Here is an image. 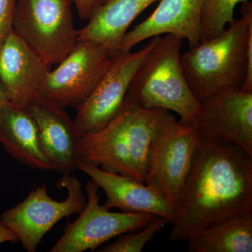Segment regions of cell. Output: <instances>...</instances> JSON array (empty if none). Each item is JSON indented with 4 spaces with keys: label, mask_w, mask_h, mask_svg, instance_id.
I'll use <instances>...</instances> for the list:
<instances>
[{
    "label": "cell",
    "mask_w": 252,
    "mask_h": 252,
    "mask_svg": "<svg viewBox=\"0 0 252 252\" xmlns=\"http://www.w3.org/2000/svg\"><path fill=\"white\" fill-rule=\"evenodd\" d=\"M252 212V157L233 144L198 136L170 239L190 236L230 217Z\"/></svg>",
    "instance_id": "6da1fadb"
},
{
    "label": "cell",
    "mask_w": 252,
    "mask_h": 252,
    "mask_svg": "<svg viewBox=\"0 0 252 252\" xmlns=\"http://www.w3.org/2000/svg\"><path fill=\"white\" fill-rule=\"evenodd\" d=\"M161 109L144 108L127 94L105 127L81 137L80 161L144 184L151 141Z\"/></svg>",
    "instance_id": "7a4b0ae2"
},
{
    "label": "cell",
    "mask_w": 252,
    "mask_h": 252,
    "mask_svg": "<svg viewBox=\"0 0 252 252\" xmlns=\"http://www.w3.org/2000/svg\"><path fill=\"white\" fill-rule=\"evenodd\" d=\"M252 35V4L243 3L242 17L220 35L181 56L182 68L199 102L228 89H241Z\"/></svg>",
    "instance_id": "3957f363"
},
{
    "label": "cell",
    "mask_w": 252,
    "mask_h": 252,
    "mask_svg": "<svg viewBox=\"0 0 252 252\" xmlns=\"http://www.w3.org/2000/svg\"><path fill=\"white\" fill-rule=\"evenodd\" d=\"M183 40L172 34L160 37L137 67L127 94L144 108L172 111L181 122L190 125L200 102L182 68Z\"/></svg>",
    "instance_id": "277c9868"
},
{
    "label": "cell",
    "mask_w": 252,
    "mask_h": 252,
    "mask_svg": "<svg viewBox=\"0 0 252 252\" xmlns=\"http://www.w3.org/2000/svg\"><path fill=\"white\" fill-rule=\"evenodd\" d=\"M198 140L191 126L177 121L170 111L161 109L151 141L144 184L160 190L176 209Z\"/></svg>",
    "instance_id": "5b68a950"
},
{
    "label": "cell",
    "mask_w": 252,
    "mask_h": 252,
    "mask_svg": "<svg viewBox=\"0 0 252 252\" xmlns=\"http://www.w3.org/2000/svg\"><path fill=\"white\" fill-rule=\"evenodd\" d=\"M74 0H17L13 30L50 66L57 65L78 41Z\"/></svg>",
    "instance_id": "8992f818"
},
{
    "label": "cell",
    "mask_w": 252,
    "mask_h": 252,
    "mask_svg": "<svg viewBox=\"0 0 252 252\" xmlns=\"http://www.w3.org/2000/svg\"><path fill=\"white\" fill-rule=\"evenodd\" d=\"M57 185L67 189L65 200L51 198L47 187L39 185L23 201L0 216V222L14 233L28 252H36L44 235L58 222L70 215H79L85 207L86 196L79 179L71 174L63 175Z\"/></svg>",
    "instance_id": "52a82bcc"
},
{
    "label": "cell",
    "mask_w": 252,
    "mask_h": 252,
    "mask_svg": "<svg viewBox=\"0 0 252 252\" xmlns=\"http://www.w3.org/2000/svg\"><path fill=\"white\" fill-rule=\"evenodd\" d=\"M161 36L151 40L140 51L115 52L107 70L85 100L74 119L81 137L102 130L122 108L135 71Z\"/></svg>",
    "instance_id": "ba28073f"
},
{
    "label": "cell",
    "mask_w": 252,
    "mask_h": 252,
    "mask_svg": "<svg viewBox=\"0 0 252 252\" xmlns=\"http://www.w3.org/2000/svg\"><path fill=\"white\" fill-rule=\"evenodd\" d=\"M112 54L89 40H78L69 54L50 70L39 94L63 108L77 109L107 70Z\"/></svg>",
    "instance_id": "9c48e42d"
},
{
    "label": "cell",
    "mask_w": 252,
    "mask_h": 252,
    "mask_svg": "<svg viewBox=\"0 0 252 252\" xmlns=\"http://www.w3.org/2000/svg\"><path fill=\"white\" fill-rule=\"evenodd\" d=\"M99 187L94 180L86 184L87 198L79 217L68 223L51 252L94 250L111 239L142 228L157 217L150 213L112 212L99 203Z\"/></svg>",
    "instance_id": "30bf717a"
},
{
    "label": "cell",
    "mask_w": 252,
    "mask_h": 252,
    "mask_svg": "<svg viewBox=\"0 0 252 252\" xmlns=\"http://www.w3.org/2000/svg\"><path fill=\"white\" fill-rule=\"evenodd\" d=\"M190 126L200 137L234 144L252 157V94L228 89L200 101Z\"/></svg>",
    "instance_id": "8fae6325"
},
{
    "label": "cell",
    "mask_w": 252,
    "mask_h": 252,
    "mask_svg": "<svg viewBox=\"0 0 252 252\" xmlns=\"http://www.w3.org/2000/svg\"><path fill=\"white\" fill-rule=\"evenodd\" d=\"M27 108L35 120L41 147L53 170L63 175L77 170L81 137L74 121L64 108L40 94L32 99Z\"/></svg>",
    "instance_id": "7c38bea8"
},
{
    "label": "cell",
    "mask_w": 252,
    "mask_h": 252,
    "mask_svg": "<svg viewBox=\"0 0 252 252\" xmlns=\"http://www.w3.org/2000/svg\"><path fill=\"white\" fill-rule=\"evenodd\" d=\"M159 1L157 9L147 19L126 33L115 52H128L142 41L162 34H172L187 39L190 49L200 44V20L205 0Z\"/></svg>",
    "instance_id": "4fadbf2b"
},
{
    "label": "cell",
    "mask_w": 252,
    "mask_h": 252,
    "mask_svg": "<svg viewBox=\"0 0 252 252\" xmlns=\"http://www.w3.org/2000/svg\"><path fill=\"white\" fill-rule=\"evenodd\" d=\"M78 169L103 189L107 196L103 205L108 210L118 208L127 213H150L166 219L170 223L175 221L177 209L153 186L85 162L79 161Z\"/></svg>",
    "instance_id": "5bb4252c"
},
{
    "label": "cell",
    "mask_w": 252,
    "mask_h": 252,
    "mask_svg": "<svg viewBox=\"0 0 252 252\" xmlns=\"http://www.w3.org/2000/svg\"><path fill=\"white\" fill-rule=\"evenodd\" d=\"M50 70L51 66L13 30L0 49V81L9 102L27 107Z\"/></svg>",
    "instance_id": "9a60e30c"
},
{
    "label": "cell",
    "mask_w": 252,
    "mask_h": 252,
    "mask_svg": "<svg viewBox=\"0 0 252 252\" xmlns=\"http://www.w3.org/2000/svg\"><path fill=\"white\" fill-rule=\"evenodd\" d=\"M0 142L16 160L42 171L52 165L39 141L37 126L27 107L6 102L0 110Z\"/></svg>",
    "instance_id": "2e32d148"
},
{
    "label": "cell",
    "mask_w": 252,
    "mask_h": 252,
    "mask_svg": "<svg viewBox=\"0 0 252 252\" xmlns=\"http://www.w3.org/2000/svg\"><path fill=\"white\" fill-rule=\"evenodd\" d=\"M160 0H107L78 31V40L94 41L112 55L137 16Z\"/></svg>",
    "instance_id": "e0dca14e"
},
{
    "label": "cell",
    "mask_w": 252,
    "mask_h": 252,
    "mask_svg": "<svg viewBox=\"0 0 252 252\" xmlns=\"http://www.w3.org/2000/svg\"><path fill=\"white\" fill-rule=\"evenodd\" d=\"M187 241L189 252H252V212L204 228Z\"/></svg>",
    "instance_id": "ac0fdd59"
},
{
    "label": "cell",
    "mask_w": 252,
    "mask_h": 252,
    "mask_svg": "<svg viewBox=\"0 0 252 252\" xmlns=\"http://www.w3.org/2000/svg\"><path fill=\"white\" fill-rule=\"evenodd\" d=\"M248 0H205L202 9L201 42L220 35L225 26L234 22L235 9Z\"/></svg>",
    "instance_id": "d6986e66"
},
{
    "label": "cell",
    "mask_w": 252,
    "mask_h": 252,
    "mask_svg": "<svg viewBox=\"0 0 252 252\" xmlns=\"http://www.w3.org/2000/svg\"><path fill=\"white\" fill-rule=\"evenodd\" d=\"M170 223L166 219L157 217L151 220L143 229L137 233L124 235L117 241L105 245L98 252H140L149 240L154 238L158 232Z\"/></svg>",
    "instance_id": "ffe728a7"
},
{
    "label": "cell",
    "mask_w": 252,
    "mask_h": 252,
    "mask_svg": "<svg viewBox=\"0 0 252 252\" xmlns=\"http://www.w3.org/2000/svg\"><path fill=\"white\" fill-rule=\"evenodd\" d=\"M17 0H0V49L6 36L13 31Z\"/></svg>",
    "instance_id": "44dd1931"
},
{
    "label": "cell",
    "mask_w": 252,
    "mask_h": 252,
    "mask_svg": "<svg viewBox=\"0 0 252 252\" xmlns=\"http://www.w3.org/2000/svg\"><path fill=\"white\" fill-rule=\"evenodd\" d=\"M106 1L107 0H74V4L79 18L83 21H89Z\"/></svg>",
    "instance_id": "7402d4cb"
},
{
    "label": "cell",
    "mask_w": 252,
    "mask_h": 252,
    "mask_svg": "<svg viewBox=\"0 0 252 252\" xmlns=\"http://www.w3.org/2000/svg\"><path fill=\"white\" fill-rule=\"evenodd\" d=\"M17 242L14 233L0 222V245L4 243Z\"/></svg>",
    "instance_id": "603a6c76"
},
{
    "label": "cell",
    "mask_w": 252,
    "mask_h": 252,
    "mask_svg": "<svg viewBox=\"0 0 252 252\" xmlns=\"http://www.w3.org/2000/svg\"><path fill=\"white\" fill-rule=\"evenodd\" d=\"M7 94H6V91H5L4 86L0 81V110H1V107L6 102H8Z\"/></svg>",
    "instance_id": "cb8c5ba5"
}]
</instances>
